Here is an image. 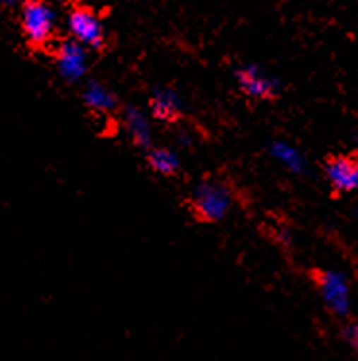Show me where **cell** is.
<instances>
[{"label": "cell", "mask_w": 358, "mask_h": 361, "mask_svg": "<svg viewBox=\"0 0 358 361\" xmlns=\"http://www.w3.org/2000/svg\"><path fill=\"white\" fill-rule=\"evenodd\" d=\"M232 205L231 190L219 180H202L192 190L190 209L198 221L219 222L229 214Z\"/></svg>", "instance_id": "obj_1"}, {"label": "cell", "mask_w": 358, "mask_h": 361, "mask_svg": "<svg viewBox=\"0 0 358 361\" xmlns=\"http://www.w3.org/2000/svg\"><path fill=\"white\" fill-rule=\"evenodd\" d=\"M20 23H22V33L25 41L35 49H43L54 37L56 12L51 4H47L43 0H30V2L22 4Z\"/></svg>", "instance_id": "obj_2"}, {"label": "cell", "mask_w": 358, "mask_h": 361, "mask_svg": "<svg viewBox=\"0 0 358 361\" xmlns=\"http://www.w3.org/2000/svg\"><path fill=\"white\" fill-rule=\"evenodd\" d=\"M66 27L70 37L78 41V43L85 47V49H93L99 51L103 49L105 41H107V33H105L103 22L101 18L95 14L93 8L88 6H74L70 8L66 16Z\"/></svg>", "instance_id": "obj_3"}, {"label": "cell", "mask_w": 358, "mask_h": 361, "mask_svg": "<svg viewBox=\"0 0 358 361\" xmlns=\"http://www.w3.org/2000/svg\"><path fill=\"white\" fill-rule=\"evenodd\" d=\"M54 68L60 80L70 85L80 83L88 72V49L72 37L60 41L54 49Z\"/></svg>", "instance_id": "obj_4"}, {"label": "cell", "mask_w": 358, "mask_h": 361, "mask_svg": "<svg viewBox=\"0 0 358 361\" xmlns=\"http://www.w3.org/2000/svg\"><path fill=\"white\" fill-rule=\"evenodd\" d=\"M316 284L326 307L337 317H347L351 311V288L345 274L337 271H320L316 274Z\"/></svg>", "instance_id": "obj_5"}, {"label": "cell", "mask_w": 358, "mask_h": 361, "mask_svg": "<svg viewBox=\"0 0 358 361\" xmlns=\"http://www.w3.org/2000/svg\"><path fill=\"white\" fill-rule=\"evenodd\" d=\"M237 85L244 95L254 101H268L279 93V83L275 78L256 64H246L237 70Z\"/></svg>", "instance_id": "obj_6"}, {"label": "cell", "mask_w": 358, "mask_h": 361, "mask_svg": "<svg viewBox=\"0 0 358 361\" xmlns=\"http://www.w3.org/2000/svg\"><path fill=\"white\" fill-rule=\"evenodd\" d=\"M326 178L329 185L339 193L358 190V157L337 155L326 162Z\"/></svg>", "instance_id": "obj_7"}, {"label": "cell", "mask_w": 358, "mask_h": 361, "mask_svg": "<svg viewBox=\"0 0 358 361\" xmlns=\"http://www.w3.org/2000/svg\"><path fill=\"white\" fill-rule=\"evenodd\" d=\"M124 124H126L128 135L134 143L136 147L150 151L153 149V132H151V124L145 112L138 109L134 104H130L124 109Z\"/></svg>", "instance_id": "obj_8"}, {"label": "cell", "mask_w": 358, "mask_h": 361, "mask_svg": "<svg viewBox=\"0 0 358 361\" xmlns=\"http://www.w3.org/2000/svg\"><path fill=\"white\" fill-rule=\"evenodd\" d=\"M151 114L161 122H172L182 112V101L177 91L172 89H157L150 101Z\"/></svg>", "instance_id": "obj_9"}, {"label": "cell", "mask_w": 358, "mask_h": 361, "mask_svg": "<svg viewBox=\"0 0 358 361\" xmlns=\"http://www.w3.org/2000/svg\"><path fill=\"white\" fill-rule=\"evenodd\" d=\"M83 104L95 112H109L117 109L119 99L101 81H88L82 91Z\"/></svg>", "instance_id": "obj_10"}, {"label": "cell", "mask_w": 358, "mask_h": 361, "mask_svg": "<svg viewBox=\"0 0 358 361\" xmlns=\"http://www.w3.org/2000/svg\"><path fill=\"white\" fill-rule=\"evenodd\" d=\"M148 166L151 172H155L159 176H174L180 169L179 155L167 147H153L145 155Z\"/></svg>", "instance_id": "obj_11"}, {"label": "cell", "mask_w": 358, "mask_h": 361, "mask_svg": "<svg viewBox=\"0 0 358 361\" xmlns=\"http://www.w3.org/2000/svg\"><path fill=\"white\" fill-rule=\"evenodd\" d=\"M269 153L275 157L277 161L283 162L285 166L292 172H297V174H302L304 172V157L300 155L299 151L291 145H287L285 141H275V143H271V147H269Z\"/></svg>", "instance_id": "obj_12"}, {"label": "cell", "mask_w": 358, "mask_h": 361, "mask_svg": "<svg viewBox=\"0 0 358 361\" xmlns=\"http://www.w3.org/2000/svg\"><path fill=\"white\" fill-rule=\"evenodd\" d=\"M345 338L351 344V348L354 350V354L358 355V323L347 324V329H345Z\"/></svg>", "instance_id": "obj_13"}]
</instances>
